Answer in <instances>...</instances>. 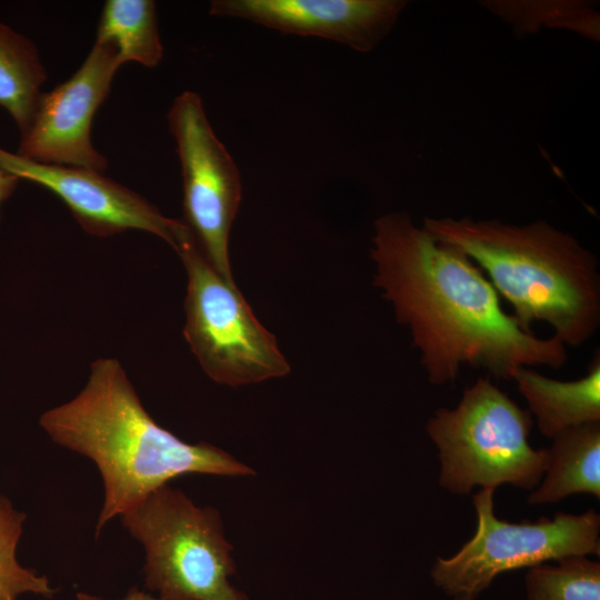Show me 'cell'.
<instances>
[{
	"mask_svg": "<svg viewBox=\"0 0 600 600\" xmlns=\"http://www.w3.org/2000/svg\"><path fill=\"white\" fill-rule=\"evenodd\" d=\"M47 74L31 40L0 22V106L23 132L34 112Z\"/></svg>",
	"mask_w": 600,
	"mask_h": 600,
	"instance_id": "obj_15",
	"label": "cell"
},
{
	"mask_svg": "<svg viewBox=\"0 0 600 600\" xmlns=\"http://www.w3.org/2000/svg\"><path fill=\"white\" fill-rule=\"evenodd\" d=\"M74 600H110V599H104L96 594L79 591L76 593ZM111 600H162V599L158 596H153L149 592L139 590L138 588L133 587L122 598L111 599Z\"/></svg>",
	"mask_w": 600,
	"mask_h": 600,
	"instance_id": "obj_19",
	"label": "cell"
},
{
	"mask_svg": "<svg viewBox=\"0 0 600 600\" xmlns=\"http://www.w3.org/2000/svg\"><path fill=\"white\" fill-rule=\"evenodd\" d=\"M407 6L404 0H213L210 14L369 52L390 33Z\"/></svg>",
	"mask_w": 600,
	"mask_h": 600,
	"instance_id": "obj_11",
	"label": "cell"
},
{
	"mask_svg": "<svg viewBox=\"0 0 600 600\" xmlns=\"http://www.w3.org/2000/svg\"><path fill=\"white\" fill-rule=\"evenodd\" d=\"M519 392L539 431L547 438L600 421V353L594 351L587 373L571 381L549 378L531 367L514 371Z\"/></svg>",
	"mask_w": 600,
	"mask_h": 600,
	"instance_id": "obj_12",
	"label": "cell"
},
{
	"mask_svg": "<svg viewBox=\"0 0 600 600\" xmlns=\"http://www.w3.org/2000/svg\"><path fill=\"white\" fill-rule=\"evenodd\" d=\"M493 492L481 489L472 496L473 537L451 558H437L431 568L434 584L453 600H474L503 572L567 557L599 556L600 516L593 509L512 523L496 517Z\"/></svg>",
	"mask_w": 600,
	"mask_h": 600,
	"instance_id": "obj_7",
	"label": "cell"
},
{
	"mask_svg": "<svg viewBox=\"0 0 600 600\" xmlns=\"http://www.w3.org/2000/svg\"><path fill=\"white\" fill-rule=\"evenodd\" d=\"M172 248L188 274L184 338L203 371L230 387L289 373L274 336L259 322L237 286L216 271L184 222Z\"/></svg>",
	"mask_w": 600,
	"mask_h": 600,
	"instance_id": "obj_6",
	"label": "cell"
},
{
	"mask_svg": "<svg viewBox=\"0 0 600 600\" xmlns=\"http://www.w3.org/2000/svg\"><path fill=\"white\" fill-rule=\"evenodd\" d=\"M181 166L184 223L216 271L236 284L229 237L241 201L236 162L216 136L200 96L183 91L167 114Z\"/></svg>",
	"mask_w": 600,
	"mask_h": 600,
	"instance_id": "obj_8",
	"label": "cell"
},
{
	"mask_svg": "<svg viewBox=\"0 0 600 600\" xmlns=\"http://www.w3.org/2000/svg\"><path fill=\"white\" fill-rule=\"evenodd\" d=\"M39 423L57 444L96 463L104 489L97 538L110 520L177 477L256 474L223 449L186 442L159 426L113 358L93 361L82 390L43 412Z\"/></svg>",
	"mask_w": 600,
	"mask_h": 600,
	"instance_id": "obj_2",
	"label": "cell"
},
{
	"mask_svg": "<svg viewBox=\"0 0 600 600\" xmlns=\"http://www.w3.org/2000/svg\"><path fill=\"white\" fill-rule=\"evenodd\" d=\"M370 256L373 286L410 330L430 383H453L463 366L511 380L521 367L559 369L567 362L559 338L523 329L481 269L409 213L390 212L374 221Z\"/></svg>",
	"mask_w": 600,
	"mask_h": 600,
	"instance_id": "obj_1",
	"label": "cell"
},
{
	"mask_svg": "<svg viewBox=\"0 0 600 600\" xmlns=\"http://www.w3.org/2000/svg\"><path fill=\"white\" fill-rule=\"evenodd\" d=\"M533 418L490 377L467 387L453 409L439 408L426 430L439 451L440 486L468 494L479 486L509 483L533 490L548 463L547 449H533L529 434Z\"/></svg>",
	"mask_w": 600,
	"mask_h": 600,
	"instance_id": "obj_4",
	"label": "cell"
},
{
	"mask_svg": "<svg viewBox=\"0 0 600 600\" xmlns=\"http://www.w3.org/2000/svg\"><path fill=\"white\" fill-rule=\"evenodd\" d=\"M0 168L49 189L64 202L82 229L96 237L141 230L173 247L182 224L181 220L164 217L147 199L102 172L43 164L1 148Z\"/></svg>",
	"mask_w": 600,
	"mask_h": 600,
	"instance_id": "obj_10",
	"label": "cell"
},
{
	"mask_svg": "<svg viewBox=\"0 0 600 600\" xmlns=\"http://www.w3.org/2000/svg\"><path fill=\"white\" fill-rule=\"evenodd\" d=\"M120 518L144 549L146 588L162 600H249L229 581L233 549L213 507H199L167 483Z\"/></svg>",
	"mask_w": 600,
	"mask_h": 600,
	"instance_id": "obj_5",
	"label": "cell"
},
{
	"mask_svg": "<svg viewBox=\"0 0 600 600\" xmlns=\"http://www.w3.org/2000/svg\"><path fill=\"white\" fill-rule=\"evenodd\" d=\"M26 518L6 496H0V600H18L26 593L51 599L58 592L47 576L24 568L17 559Z\"/></svg>",
	"mask_w": 600,
	"mask_h": 600,
	"instance_id": "obj_18",
	"label": "cell"
},
{
	"mask_svg": "<svg viewBox=\"0 0 600 600\" xmlns=\"http://www.w3.org/2000/svg\"><path fill=\"white\" fill-rule=\"evenodd\" d=\"M492 14L508 23L519 37L541 29L572 31L592 41L600 39V13L596 3L581 0L481 1Z\"/></svg>",
	"mask_w": 600,
	"mask_h": 600,
	"instance_id": "obj_16",
	"label": "cell"
},
{
	"mask_svg": "<svg viewBox=\"0 0 600 600\" xmlns=\"http://www.w3.org/2000/svg\"><path fill=\"white\" fill-rule=\"evenodd\" d=\"M528 568V600H600V563L573 556Z\"/></svg>",
	"mask_w": 600,
	"mask_h": 600,
	"instance_id": "obj_17",
	"label": "cell"
},
{
	"mask_svg": "<svg viewBox=\"0 0 600 600\" xmlns=\"http://www.w3.org/2000/svg\"><path fill=\"white\" fill-rule=\"evenodd\" d=\"M96 40L114 46L120 64L128 61L154 68L163 57L156 3L151 0H108Z\"/></svg>",
	"mask_w": 600,
	"mask_h": 600,
	"instance_id": "obj_14",
	"label": "cell"
},
{
	"mask_svg": "<svg viewBox=\"0 0 600 600\" xmlns=\"http://www.w3.org/2000/svg\"><path fill=\"white\" fill-rule=\"evenodd\" d=\"M547 449L543 480L529 494L532 506L556 503L574 493L600 498V421L568 429Z\"/></svg>",
	"mask_w": 600,
	"mask_h": 600,
	"instance_id": "obj_13",
	"label": "cell"
},
{
	"mask_svg": "<svg viewBox=\"0 0 600 600\" xmlns=\"http://www.w3.org/2000/svg\"><path fill=\"white\" fill-rule=\"evenodd\" d=\"M120 66L114 46L96 40L84 62L67 81L40 94L21 132L17 154L43 164L103 172L108 162L94 149L90 130Z\"/></svg>",
	"mask_w": 600,
	"mask_h": 600,
	"instance_id": "obj_9",
	"label": "cell"
},
{
	"mask_svg": "<svg viewBox=\"0 0 600 600\" xmlns=\"http://www.w3.org/2000/svg\"><path fill=\"white\" fill-rule=\"evenodd\" d=\"M19 178L0 168V204L16 190Z\"/></svg>",
	"mask_w": 600,
	"mask_h": 600,
	"instance_id": "obj_20",
	"label": "cell"
},
{
	"mask_svg": "<svg viewBox=\"0 0 600 600\" xmlns=\"http://www.w3.org/2000/svg\"><path fill=\"white\" fill-rule=\"evenodd\" d=\"M422 227L481 269L523 329L546 322L566 347H579L597 333L599 260L573 234L542 219L513 224L426 217Z\"/></svg>",
	"mask_w": 600,
	"mask_h": 600,
	"instance_id": "obj_3",
	"label": "cell"
}]
</instances>
